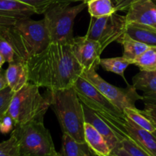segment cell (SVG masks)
Here are the masks:
<instances>
[{
	"mask_svg": "<svg viewBox=\"0 0 156 156\" xmlns=\"http://www.w3.org/2000/svg\"><path fill=\"white\" fill-rule=\"evenodd\" d=\"M0 156H21L18 140L12 133L7 140L0 142Z\"/></svg>",
	"mask_w": 156,
	"mask_h": 156,
	"instance_id": "25",
	"label": "cell"
},
{
	"mask_svg": "<svg viewBox=\"0 0 156 156\" xmlns=\"http://www.w3.org/2000/svg\"><path fill=\"white\" fill-rule=\"evenodd\" d=\"M140 71H155L156 70V47L149 48L133 61Z\"/></svg>",
	"mask_w": 156,
	"mask_h": 156,
	"instance_id": "24",
	"label": "cell"
},
{
	"mask_svg": "<svg viewBox=\"0 0 156 156\" xmlns=\"http://www.w3.org/2000/svg\"><path fill=\"white\" fill-rule=\"evenodd\" d=\"M91 152L86 143H79L68 134L62 133V149L59 156H91Z\"/></svg>",
	"mask_w": 156,
	"mask_h": 156,
	"instance_id": "20",
	"label": "cell"
},
{
	"mask_svg": "<svg viewBox=\"0 0 156 156\" xmlns=\"http://www.w3.org/2000/svg\"><path fill=\"white\" fill-rule=\"evenodd\" d=\"M126 33L148 47H156V28L140 24H127Z\"/></svg>",
	"mask_w": 156,
	"mask_h": 156,
	"instance_id": "17",
	"label": "cell"
},
{
	"mask_svg": "<svg viewBox=\"0 0 156 156\" xmlns=\"http://www.w3.org/2000/svg\"><path fill=\"white\" fill-rule=\"evenodd\" d=\"M85 141L91 152L97 156H109L111 149L103 136L89 123L85 122L84 126Z\"/></svg>",
	"mask_w": 156,
	"mask_h": 156,
	"instance_id": "15",
	"label": "cell"
},
{
	"mask_svg": "<svg viewBox=\"0 0 156 156\" xmlns=\"http://www.w3.org/2000/svg\"><path fill=\"white\" fill-rule=\"evenodd\" d=\"M132 85L143 94H156V70L140 71L133 77Z\"/></svg>",
	"mask_w": 156,
	"mask_h": 156,
	"instance_id": "19",
	"label": "cell"
},
{
	"mask_svg": "<svg viewBox=\"0 0 156 156\" xmlns=\"http://www.w3.org/2000/svg\"><path fill=\"white\" fill-rule=\"evenodd\" d=\"M129 65H131V62L123 56L119 57L104 58L101 59L100 60V66L103 69L121 76L123 80L126 82L127 85H129V84H128L127 81L126 80L124 72Z\"/></svg>",
	"mask_w": 156,
	"mask_h": 156,
	"instance_id": "22",
	"label": "cell"
},
{
	"mask_svg": "<svg viewBox=\"0 0 156 156\" xmlns=\"http://www.w3.org/2000/svg\"><path fill=\"white\" fill-rule=\"evenodd\" d=\"M126 137H129L152 156H156V138L126 117Z\"/></svg>",
	"mask_w": 156,
	"mask_h": 156,
	"instance_id": "12",
	"label": "cell"
},
{
	"mask_svg": "<svg viewBox=\"0 0 156 156\" xmlns=\"http://www.w3.org/2000/svg\"><path fill=\"white\" fill-rule=\"evenodd\" d=\"M34 14L36 12L33 8L18 0H0V16L21 19Z\"/></svg>",
	"mask_w": 156,
	"mask_h": 156,
	"instance_id": "16",
	"label": "cell"
},
{
	"mask_svg": "<svg viewBox=\"0 0 156 156\" xmlns=\"http://www.w3.org/2000/svg\"><path fill=\"white\" fill-rule=\"evenodd\" d=\"M54 3H62V4H71L76 2H88V0H54Z\"/></svg>",
	"mask_w": 156,
	"mask_h": 156,
	"instance_id": "36",
	"label": "cell"
},
{
	"mask_svg": "<svg viewBox=\"0 0 156 156\" xmlns=\"http://www.w3.org/2000/svg\"><path fill=\"white\" fill-rule=\"evenodd\" d=\"M53 156H59V152H58V153L56 154V155H53Z\"/></svg>",
	"mask_w": 156,
	"mask_h": 156,
	"instance_id": "38",
	"label": "cell"
},
{
	"mask_svg": "<svg viewBox=\"0 0 156 156\" xmlns=\"http://www.w3.org/2000/svg\"><path fill=\"white\" fill-rule=\"evenodd\" d=\"M123 113L126 117L156 138V123L145 114L143 110L141 111L137 108H126L123 110Z\"/></svg>",
	"mask_w": 156,
	"mask_h": 156,
	"instance_id": "21",
	"label": "cell"
},
{
	"mask_svg": "<svg viewBox=\"0 0 156 156\" xmlns=\"http://www.w3.org/2000/svg\"><path fill=\"white\" fill-rule=\"evenodd\" d=\"M69 44L72 53L83 72L96 69L100 66L101 54L104 50L98 42L85 35L74 37Z\"/></svg>",
	"mask_w": 156,
	"mask_h": 156,
	"instance_id": "10",
	"label": "cell"
},
{
	"mask_svg": "<svg viewBox=\"0 0 156 156\" xmlns=\"http://www.w3.org/2000/svg\"><path fill=\"white\" fill-rule=\"evenodd\" d=\"M117 12H124L127 11L129 5L133 2L135 0H112Z\"/></svg>",
	"mask_w": 156,
	"mask_h": 156,
	"instance_id": "31",
	"label": "cell"
},
{
	"mask_svg": "<svg viewBox=\"0 0 156 156\" xmlns=\"http://www.w3.org/2000/svg\"><path fill=\"white\" fill-rule=\"evenodd\" d=\"M0 36L14 48L16 59L27 62L50 44L44 19H15L0 16Z\"/></svg>",
	"mask_w": 156,
	"mask_h": 156,
	"instance_id": "2",
	"label": "cell"
},
{
	"mask_svg": "<svg viewBox=\"0 0 156 156\" xmlns=\"http://www.w3.org/2000/svg\"><path fill=\"white\" fill-rule=\"evenodd\" d=\"M94 155H91V156H94Z\"/></svg>",
	"mask_w": 156,
	"mask_h": 156,
	"instance_id": "39",
	"label": "cell"
},
{
	"mask_svg": "<svg viewBox=\"0 0 156 156\" xmlns=\"http://www.w3.org/2000/svg\"><path fill=\"white\" fill-rule=\"evenodd\" d=\"M127 24H140L156 28V3L153 0H135L127 9Z\"/></svg>",
	"mask_w": 156,
	"mask_h": 156,
	"instance_id": "11",
	"label": "cell"
},
{
	"mask_svg": "<svg viewBox=\"0 0 156 156\" xmlns=\"http://www.w3.org/2000/svg\"><path fill=\"white\" fill-rule=\"evenodd\" d=\"M0 53L5 59L8 63L13 62L16 59L15 52L12 46L5 38L0 36Z\"/></svg>",
	"mask_w": 156,
	"mask_h": 156,
	"instance_id": "29",
	"label": "cell"
},
{
	"mask_svg": "<svg viewBox=\"0 0 156 156\" xmlns=\"http://www.w3.org/2000/svg\"><path fill=\"white\" fill-rule=\"evenodd\" d=\"M5 76L8 85L14 91L21 90L27 82H29V73L27 62L25 61L15 59L9 63L5 70Z\"/></svg>",
	"mask_w": 156,
	"mask_h": 156,
	"instance_id": "13",
	"label": "cell"
},
{
	"mask_svg": "<svg viewBox=\"0 0 156 156\" xmlns=\"http://www.w3.org/2000/svg\"><path fill=\"white\" fill-rule=\"evenodd\" d=\"M7 79L5 76V71L0 69V91L8 87Z\"/></svg>",
	"mask_w": 156,
	"mask_h": 156,
	"instance_id": "34",
	"label": "cell"
},
{
	"mask_svg": "<svg viewBox=\"0 0 156 156\" xmlns=\"http://www.w3.org/2000/svg\"><path fill=\"white\" fill-rule=\"evenodd\" d=\"M145 108H156V94H143V100Z\"/></svg>",
	"mask_w": 156,
	"mask_h": 156,
	"instance_id": "32",
	"label": "cell"
},
{
	"mask_svg": "<svg viewBox=\"0 0 156 156\" xmlns=\"http://www.w3.org/2000/svg\"><path fill=\"white\" fill-rule=\"evenodd\" d=\"M5 62V58L3 57L2 55L0 53V69L2 68V66H3V64Z\"/></svg>",
	"mask_w": 156,
	"mask_h": 156,
	"instance_id": "37",
	"label": "cell"
},
{
	"mask_svg": "<svg viewBox=\"0 0 156 156\" xmlns=\"http://www.w3.org/2000/svg\"><path fill=\"white\" fill-rule=\"evenodd\" d=\"M120 146L132 156H152L129 137L120 140Z\"/></svg>",
	"mask_w": 156,
	"mask_h": 156,
	"instance_id": "26",
	"label": "cell"
},
{
	"mask_svg": "<svg viewBox=\"0 0 156 156\" xmlns=\"http://www.w3.org/2000/svg\"><path fill=\"white\" fill-rule=\"evenodd\" d=\"M82 105H83L85 122L92 125L103 136L108 144L109 145L111 150L115 149L120 144V140H119L118 137L117 136L114 131L110 127L109 125L105 120H102L92 110H91L83 104H82Z\"/></svg>",
	"mask_w": 156,
	"mask_h": 156,
	"instance_id": "14",
	"label": "cell"
},
{
	"mask_svg": "<svg viewBox=\"0 0 156 156\" xmlns=\"http://www.w3.org/2000/svg\"><path fill=\"white\" fill-rule=\"evenodd\" d=\"M109 156H132V155H131L130 154L128 153L126 150H124V149L120 146V144H119V146H117L115 149H113L111 155Z\"/></svg>",
	"mask_w": 156,
	"mask_h": 156,
	"instance_id": "33",
	"label": "cell"
},
{
	"mask_svg": "<svg viewBox=\"0 0 156 156\" xmlns=\"http://www.w3.org/2000/svg\"><path fill=\"white\" fill-rule=\"evenodd\" d=\"M14 94L15 92L9 86L0 91V117L8 112Z\"/></svg>",
	"mask_w": 156,
	"mask_h": 156,
	"instance_id": "28",
	"label": "cell"
},
{
	"mask_svg": "<svg viewBox=\"0 0 156 156\" xmlns=\"http://www.w3.org/2000/svg\"><path fill=\"white\" fill-rule=\"evenodd\" d=\"M53 3L44 14V24L50 43L70 44L73 40L75 19L86 6V2L75 6Z\"/></svg>",
	"mask_w": 156,
	"mask_h": 156,
	"instance_id": "7",
	"label": "cell"
},
{
	"mask_svg": "<svg viewBox=\"0 0 156 156\" xmlns=\"http://www.w3.org/2000/svg\"><path fill=\"white\" fill-rule=\"evenodd\" d=\"M145 114L149 116L152 120L156 123V108H145L143 110Z\"/></svg>",
	"mask_w": 156,
	"mask_h": 156,
	"instance_id": "35",
	"label": "cell"
},
{
	"mask_svg": "<svg viewBox=\"0 0 156 156\" xmlns=\"http://www.w3.org/2000/svg\"><path fill=\"white\" fill-rule=\"evenodd\" d=\"M44 95L57 117L62 133L68 134L77 143H85L83 105L74 88L55 91L47 89Z\"/></svg>",
	"mask_w": 156,
	"mask_h": 156,
	"instance_id": "3",
	"label": "cell"
},
{
	"mask_svg": "<svg viewBox=\"0 0 156 156\" xmlns=\"http://www.w3.org/2000/svg\"><path fill=\"white\" fill-rule=\"evenodd\" d=\"M126 16L118 15L117 12L101 18L91 17L85 36L98 42L104 50L126 33Z\"/></svg>",
	"mask_w": 156,
	"mask_h": 156,
	"instance_id": "8",
	"label": "cell"
},
{
	"mask_svg": "<svg viewBox=\"0 0 156 156\" xmlns=\"http://www.w3.org/2000/svg\"><path fill=\"white\" fill-rule=\"evenodd\" d=\"M81 76L94 85L110 101L112 102L120 111H123L126 108H136V102L143 100V95L137 93V90L132 85L126 88H119L113 85L102 79L96 69L83 72Z\"/></svg>",
	"mask_w": 156,
	"mask_h": 156,
	"instance_id": "9",
	"label": "cell"
},
{
	"mask_svg": "<svg viewBox=\"0 0 156 156\" xmlns=\"http://www.w3.org/2000/svg\"><path fill=\"white\" fill-rule=\"evenodd\" d=\"M26 62L29 82L51 91L71 88L83 73L69 44L50 43L43 51Z\"/></svg>",
	"mask_w": 156,
	"mask_h": 156,
	"instance_id": "1",
	"label": "cell"
},
{
	"mask_svg": "<svg viewBox=\"0 0 156 156\" xmlns=\"http://www.w3.org/2000/svg\"><path fill=\"white\" fill-rule=\"evenodd\" d=\"M117 42L122 44L123 47V56L128 59L131 64H133L136 59H137L149 48V47L146 44L131 38L126 33L120 37Z\"/></svg>",
	"mask_w": 156,
	"mask_h": 156,
	"instance_id": "18",
	"label": "cell"
},
{
	"mask_svg": "<svg viewBox=\"0 0 156 156\" xmlns=\"http://www.w3.org/2000/svg\"><path fill=\"white\" fill-rule=\"evenodd\" d=\"M87 6L91 17L94 18L109 16L117 12L112 0H88Z\"/></svg>",
	"mask_w": 156,
	"mask_h": 156,
	"instance_id": "23",
	"label": "cell"
},
{
	"mask_svg": "<svg viewBox=\"0 0 156 156\" xmlns=\"http://www.w3.org/2000/svg\"><path fill=\"white\" fill-rule=\"evenodd\" d=\"M12 133L18 140L21 156H53L58 153L44 120L18 125Z\"/></svg>",
	"mask_w": 156,
	"mask_h": 156,
	"instance_id": "6",
	"label": "cell"
},
{
	"mask_svg": "<svg viewBox=\"0 0 156 156\" xmlns=\"http://www.w3.org/2000/svg\"><path fill=\"white\" fill-rule=\"evenodd\" d=\"M33 8L36 14L41 15L47 12V9L55 2L54 0H18Z\"/></svg>",
	"mask_w": 156,
	"mask_h": 156,
	"instance_id": "27",
	"label": "cell"
},
{
	"mask_svg": "<svg viewBox=\"0 0 156 156\" xmlns=\"http://www.w3.org/2000/svg\"><path fill=\"white\" fill-rule=\"evenodd\" d=\"M50 107L48 99L41 94L39 87L29 82L15 93L7 113L16 126L34 120H44Z\"/></svg>",
	"mask_w": 156,
	"mask_h": 156,
	"instance_id": "5",
	"label": "cell"
},
{
	"mask_svg": "<svg viewBox=\"0 0 156 156\" xmlns=\"http://www.w3.org/2000/svg\"><path fill=\"white\" fill-rule=\"evenodd\" d=\"M15 127V121L8 113L0 117V133L8 134L12 132Z\"/></svg>",
	"mask_w": 156,
	"mask_h": 156,
	"instance_id": "30",
	"label": "cell"
},
{
	"mask_svg": "<svg viewBox=\"0 0 156 156\" xmlns=\"http://www.w3.org/2000/svg\"><path fill=\"white\" fill-rule=\"evenodd\" d=\"M73 87L82 103L92 110L109 125L120 142L126 138V115L123 111L110 101L94 85L82 76L78 78Z\"/></svg>",
	"mask_w": 156,
	"mask_h": 156,
	"instance_id": "4",
	"label": "cell"
}]
</instances>
